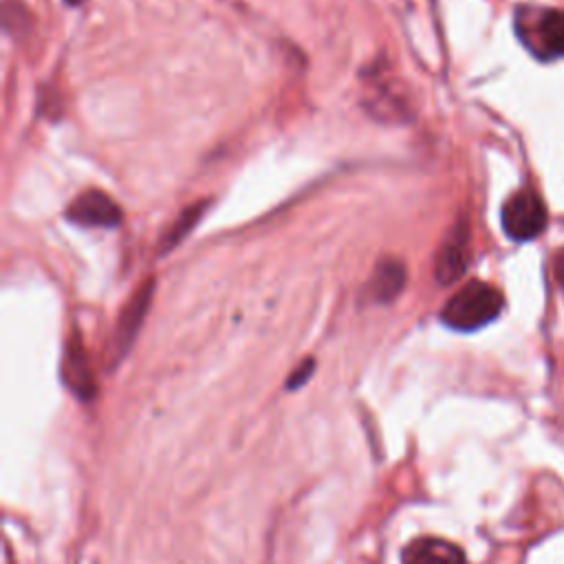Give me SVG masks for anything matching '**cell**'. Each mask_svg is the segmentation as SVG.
I'll return each mask as SVG.
<instances>
[{"mask_svg":"<svg viewBox=\"0 0 564 564\" xmlns=\"http://www.w3.org/2000/svg\"><path fill=\"white\" fill-rule=\"evenodd\" d=\"M553 267H555V278L560 284H564V249L557 251L555 260H553Z\"/></svg>","mask_w":564,"mask_h":564,"instance_id":"7c38bea8","label":"cell"},{"mask_svg":"<svg viewBox=\"0 0 564 564\" xmlns=\"http://www.w3.org/2000/svg\"><path fill=\"white\" fill-rule=\"evenodd\" d=\"M150 300H152V280H148L143 286L137 289V293L128 300V304L123 306V311L119 315V322L115 326L110 348H108L110 350L108 355L112 357V361H119L132 346V341L143 324V317L148 313Z\"/></svg>","mask_w":564,"mask_h":564,"instance_id":"5b68a950","label":"cell"},{"mask_svg":"<svg viewBox=\"0 0 564 564\" xmlns=\"http://www.w3.org/2000/svg\"><path fill=\"white\" fill-rule=\"evenodd\" d=\"M401 564H467V557L458 544L425 535L401 551Z\"/></svg>","mask_w":564,"mask_h":564,"instance_id":"8992f818","label":"cell"},{"mask_svg":"<svg viewBox=\"0 0 564 564\" xmlns=\"http://www.w3.org/2000/svg\"><path fill=\"white\" fill-rule=\"evenodd\" d=\"M502 306L505 297L496 286L471 280L445 302L441 322L452 330L471 333L491 324L502 313Z\"/></svg>","mask_w":564,"mask_h":564,"instance_id":"6da1fadb","label":"cell"},{"mask_svg":"<svg viewBox=\"0 0 564 564\" xmlns=\"http://www.w3.org/2000/svg\"><path fill=\"white\" fill-rule=\"evenodd\" d=\"M62 375L70 392H75L82 401H90L95 397V379L86 359V352L82 350L79 341H68L62 364Z\"/></svg>","mask_w":564,"mask_h":564,"instance_id":"ba28073f","label":"cell"},{"mask_svg":"<svg viewBox=\"0 0 564 564\" xmlns=\"http://www.w3.org/2000/svg\"><path fill=\"white\" fill-rule=\"evenodd\" d=\"M64 2H66V4H79L82 0H64Z\"/></svg>","mask_w":564,"mask_h":564,"instance_id":"4fadbf2b","label":"cell"},{"mask_svg":"<svg viewBox=\"0 0 564 564\" xmlns=\"http://www.w3.org/2000/svg\"><path fill=\"white\" fill-rule=\"evenodd\" d=\"M546 207L533 189H518L505 200L500 212L502 231L516 242L538 238L546 227Z\"/></svg>","mask_w":564,"mask_h":564,"instance_id":"3957f363","label":"cell"},{"mask_svg":"<svg viewBox=\"0 0 564 564\" xmlns=\"http://www.w3.org/2000/svg\"><path fill=\"white\" fill-rule=\"evenodd\" d=\"M516 33L533 57L542 62L564 57V11L518 7Z\"/></svg>","mask_w":564,"mask_h":564,"instance_id":"7a4b0ae2","label":"cell"},{"mask_svg":"<svg viewBox=\"0 0 564 564\" xmlns=\"http://www.w3.org/2000/svg\"><path fill=\"white\" fill-rule=\"evenodd\" d=\"M467 267V227L465 223H456V227L443 240L436 256V280L443 284L454 282Z\"/></svg>","mask_w":564,"mask_h":564,"instance_id":"52a82bcc","label":"cell"},{"mask_svg":"<svg viewBox=\"0 0 564 564\" xmlns=\"http://www.w3.org/2000/svg\"><path fill=\"white\" fill-rule=\"evenodd\" d=\"M405 267L399 260L386 258L377 264L370 284H368V295L372 302H392L405 286Z\"/></svg>","mask_w":564,"mask_h":564,"instance_id":"9c48e42d","label":"cell"},{"mask_svg":"<svg viewBox=\"0 0 564 564\" xmlns=\"http://www.w3.org/2000/svg\"><path fill=\"white\" fill-rule=\"evenodd\" d=\"M66 218L79 227H117L121 223V209L108 194L86 189L70 200Z\"/></svg>","mask_w":564,"mask_h":564,"instance_id":"277c9868","label":"cell"},{"mask_svg":"<svg viewBox=\"0 0 564 564\" xmlns=\"http://www.w3.org/2000/svg\"><path fill=\"white\" fill-rule=\"evenodd\" d=\"M205 207H207V203H194V205H189L187 209H183V212L178 214V218L172 223V227H170V229L163 234V238H161V251H163V253L170 251L172 247H176V245L194 229V225H196L198 218L203 216Z\"/></svg>","mask_w":564,"mask_h":564,"instance_id":"30bf717a","label":"cell"},{"mask_svg":"<svg viewBox=\"0 0 564 564\" xmlns=\"http://www.w3.org/2000/svg\"><path fill=\"white\" fill-rule=\"evenodd\" d=\"M313 372H315V359L308 357V359H304V361L289 375V379H286V390H297V388H302V386L313 377Z\"/></svg>","mask_w":564,"mask_h":564,"instance_id":"8fae6325","label":"cell"}]
</instances>
